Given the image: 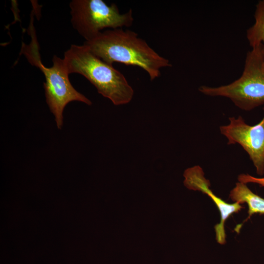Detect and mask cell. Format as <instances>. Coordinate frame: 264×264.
<instances>
[{
    "label": "cell",
    "mask_w": 264,
    "mask_h": 264,
    "mask_svg": "<svg viewBox=\"0 0 264 264\" xmlns=\"http://www.w3.org/2000/svg\"><path fill=\"white\" fill-rule=\"evenodd\" d=\"M84 44L110 65L117 62L140 67L148 73L151 81L160 77L161 68L172 66L169 60L159 55L132 31L122 28L105 30Z\"/></svg>",
    "instance_id": "obj_1"
},
{
    "label": "cell",
    "mask_w": 264,
    "mask_h": 264,
    "mask_svg": "<svg viewBox=\"0 0 264 264\" xmlns=\"http://www.w3.org/2000/svg\"><path fill=\"white\" fill-rule=\"evenodd\" d=\"M68 74L78 73L87 78L99 93L114 105L129 103L133 90L119 71L93 54L84 44H71L64 53Z\"/></svg>",
    "instance_id": "obj_2"
},
{
    "label": "cell",
    "mask_w": 264,
    "mask_h": 264,
    "mask_svg": "<svg viewBox=\"0 0 264 264\" xmlns=\"http://www.w3.org/2000/svg\"><path fill=\"white\" fill-rule=\"evenodd\" d=\"M30 25L31 41L29 44L22 43L21 53L31 65L39 68L44 74L45 80L44 87L46 101L55 116L57 128L61 129L63 124V112L67 104L76 101L91 105L92 102L72 86L64 59L54 55L52 66L47 67L43 64L32 21Z\"/></svg>",
    "instance_id": "obj_3"
},
{
    "label": "cell",
    "mask_w": 264,
    "mask_h": 264,
    "mask_svg": "<svg viewBox=\"0 0 264 264\" xmlns=\"http://www.w3.org/2000/svg\"><path fill=\"white\" fill-rule=\"evenodd\" d=\"M198 90L209 96L230 99L239 108L251 110L264 104V48L262 44L248 51L241 77L218 87L201 86Z\"/></svg>",
    "instance_id": "obj_4"
},
{
    "label": "cell",
    "mask_w": 264,
    "mask_h": 264,
    "mask_svg": "<svg viewBox=\"0 0 264 264\" xmlns=\"http://www.w3.org/2000/svg\"><path fill=\"white\" fill-rule=\"evenodd\" d=\"M69 5L72 25L86 41L103 29L130 27L134 21L132 9L121 14L116 4L109 5L102 0H72Z\"/></svg>",
    "instance_id": "obj_5"
},
{
    "label": "cell",
    "mask_w": 264,
    "mask_h": 264,
    "mask_svg": "<svg viewBox=\"0 0 264 264\" xmlns=\"http://www.w3.org/2000/svg\"><path fill=\"white\" fill-rule=\"evenodd\" d=\"M264 111V108H263ZM229 123L220 127V133L228 139L227 144H238L248 154L260 176L264 174V115L257 124H246L243 118L229 117Z\"/></svg>",
    "instance_id": "obj_6"
},
{
    "label": "cell",
    "mask_w": 264,
    "mask_h": 264,
    "mask_svg": "<svg viewBox=\"0 0 264 264\" xmlns=\"http://www.w3.org/2000/svg\"><path fill=\"white\" fill-rule=\"evenodd\" d=\"M184 184L186 188L194 191H198L207 195L215 202L220 215L219 223L215 225L214 228L217 242L223 244L225 243L226 234L224 229L225 221L234 213L239 212L242 206L235 202L229 203L216 196L210 189V183L204 177L202 169L199 166L187 169L184 174Z\"/></svg>",
    "instance_id": "obj_7"
},
{
    "label": "cell",
    "mask_w": 264,
    "mask_h": 264,
    "mask_svg": "<svg viewBox=\"0 0 264 264\" xmlns=\"http://www.w3.org/2000/svg\"><path fill=\"white\" fill-rule=\"evenodd\" d=\"M229 197L234 202L247 204L248 217L245 221L253 214H264V198L254 193L246 184L236 183L235 187L230 191Z\"/></svg>",
    "instance_id": "obj_8"
},
{
    "label": "cell",
    "mask_w": 264,
    "mask_h": 264,
    "mask_svg": "<svg viewBox=\"0 0 264 264\" xmlns=\"http://www.w3.org/2000/svg\"><path fill=\"white\" fill-rule=\"evenodd\" d=\"M254 18V24L246 31V38L252 48L262 44L264 48V0L256 5Z\"/></svg>",
    "instance_id": "obj_9"
},
{
    "label": "cell",
    "mask_w": 264,
    "mask_h": 264,
    "mask_svg": "<svg viewBox=\"0 0 264 264\" xmlns=\"http://www.w3.org/2000/svg\"><path fill=\"white\" fill-rule=\"evenodd\" d=\"M239 182L245 184L253 183L259 184L261 187H264V177H256L248 174H242L238 176Z\"/></svg>",
    "instance_id": "obj_10"
}]
</instances>
